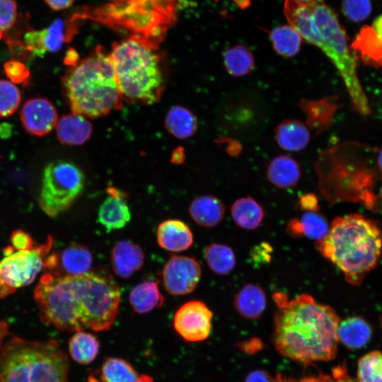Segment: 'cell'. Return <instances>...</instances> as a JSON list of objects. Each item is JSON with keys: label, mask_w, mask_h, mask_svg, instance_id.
Here are the masks:
<instances>
[{"label": "cell", "mask_w": 382, "mask_h": 382, "mask_svg": "<svg viewBox=\"0 0 382 382\" xmlns=\"http://www.w3.org/2000/svg\"><path fill=\"white\" fill-rule=\"evenodd\" d=\"M377 164L380 172L382 173V147L378 151Z\"/></svg>", "instance_id": "obj_53"}, {"label": "cell", "mask_w": 382, "mask_h": 382, "mask_svg": "<svg viewBox=\"0 0 382 382\" xmlns=\"http://www.w3.org/2000/svg\"><path fill=\"white\" fill-rule=\"evenodd\" d=\"M274 382H335V380L324 374H320L318 376H305L299 381L278 374L274 378Z\"/></svg>", "instance_id": "obj_44"}, {"label": "cell", "mask_w": 382, "mask_h": 382, "mask_svg": "<svg viewBox=\"0 0 382 382\" xmlns=\"http://www.w3.org/2000/svg\"><path fill=\"white\" fill-rule=\"evenodd\" d=\"M111 265L115 273L127 279L144 263V253L141 247L128 240L117 241L111 252Z\"/></svg>", "instance_id": "obj_17"}, {"label": "cell", "mask_w": 382, "mask_h": 382, "mask_svg": "<svg viewBox=\"0 0 382 382\" xmlns=\"http://www.w3.org/2000/svg\"><path fill=\"white\" fill-rule=\"evenodd\" d=\"M371 28L374 29L378 38L382 42V14L374 19Z\"/></svg>", "instance_id": "obj_50"}, {"label": "cell", "mask_w": 382, "mask_h": 382, "mask_svg": "<svg viewBox=\"0 0 382 382\" xmlns=\"http://www.w3.org/2000/svg\"><path fill=\"white\" fill-rule=\"evenodd\" d=\"M201 277V267L195 258L172 256L164 265L162 279L166 290L173 295H184L195 290Z\"/></svg>", "instance_id": "obj_13"}, {"label": "cell", "mask_w": 382, "mask_h": 382, "mask_svg": "<svg viewBox=\"0 0 382 382\" xmlns=\"http://www.w3.org/2000/svg\"><path fill=\"white\" fill-rule=\"evenodd\" d=\"M218 1V0H215ZM240 8H246L250 5V0H232Z\"/></svg>", "instance_id": "obj_51"}, {"label": "cell", "mask_w": 382, "mask_h": 382, "mask_svg": "<svg viewBox=\"0 0 382 382\" xmlns=\"http://www.w3.org/2000/svg\"><path fill=\"white\" fill-rule=\"evenodd\" d=\"M20 117L27 132L44 136L56 127L58 115L54 105L44 98H34L23 105Z\"/></svg>", "instance_id": "obj_15"}, {"label": "cell", "mask_w": 382, "mask_h": 382, "mask_svg": "<svg viewBox=\"0 0 382 382\" xmlns=\"http://www.w3.org/2000/svg\"><path fill=\"white\" fill-rule=\"evenodd\" d=\"M177 16V0H103L81 8L71 20H90L159 45Z\"/></svg>", "instance_id": "obj_5"}, {"label": "cell", "mask_w": 382, "mask_h": 382, "mask_svg": "<svg viewBox=\"0 0 382 382\" xmlns=\"http://www.w3.org/2000/svg\"><path fill=\"white\" fill-rule=\"evenodd\" d=\"M93 256L88 248L74 243L60 250L48 254L43 269L53 275L74 277L90 272Z\"/></svg>", "instance_id": "obj_14"}, {"label": "cell", "mask_w": 382, "mask_h": 382, "mask_svg": "<svg viewBox=\"0 0 382 382\" xmlns=\"http://www.w3.org/2000/svg\"><path fill=\"white\" fill-rule=\"evenodd\" d=\"M342 10L344 15L353 22H361L371 14V0H342Z\"/></svg>", "instance_id": "obj_39"}, {"label": "cell", "mask_w": 382, "mask_h": 382, "mask_svg": "<svg viewBox=\"0 0 382 382\" xmlns=\"http://www.w3.org/2000/svg\"><path fill=\"white\" fill-rule=\"evenodd\" d=\"M233 306L242 317L250 320L257 319L266 308L265 291L255 284H245L235 296Z\"/></svg>", "instance_id": "obj_23"}, {"label": "cell", "mask_w": 382, "mask_h": 382, "mask_svg": "<svg viewBox=\"0 0 382 382\" xmlns=\"http://www.w3.org/2000/svg\"><path fill=\"white\" fill-rule=\"evenodd\" d=\"M102 382H136L138 374L132 364L120 357H108L100 368Z\"/></svg>", "instance_id": "obj_36"}, {"label": "cell", "mask_w": 382, "mask_h": 382, "mask_svg": "<svg viewBox=\"0 0 382 382\" xmlns=\"http://www.w3.org/2000/svg\"><path fill=\"white\" fill-rule=\"evenodd\" d=\"M240 348L248 354L255 353L262 347V343L257 338H252L249 340L241 343Z\"/></svg>", "instance_id": "obj_47"}, {"label": "cell", "mask_w": 382, "mask_h": 382, "mask_svg": "<svg viewBox=\"0 0 382 382\" xmlns=\"http://www.w3.org/2000/svg\"><path fill=\"white\" fill-rule=\"evenodd\" d=\"M224 63L229 74L240 77L251 72L255 66V59L247 46L238 44L225 51Z\"/></svg>", "instance_id": "obj_34"}, {"label": "cell", "mask_w": 382, "mask_h": 382, "mask_svg": "<svg viewBox=\"0 0 382 382\" xmlns=\"http://www.w3.org/2000/svg\"><path fill=\"white\" fill-rule=\"evenodd\" d=\"M83 325L94 331L109 330L119 312L120 290L106 272L75 276Z\"/></svg>", "instance_id": "obj_9"}, {"label": "cell", "mask_w": 382, "mask_h": 382, "mask_svg": "<svg viewBox=\"0 0 382 382\" xmlns=\"http://www.w3.org/2000/svg\"><path fill=\"white\" fill-rule=\"evenodd\" d=\"M159 45L137 36L114 42L110 57L122 98L151 105L164 91L166 76Z\"/></svg>", "instance_id": "obj_4"}, {"label": "cell", "mask_w": 382, "mask_h": 382, "mask_svg": "<svg viewBox=\"0 0 382 382\" xmlns=\"http://www.w3.org/2000/svg\"><path fill=\"white\" fill-rule=\"evenodd\" d=\"M350 47L357 54L361 55L364 64L381 68L382 42L371 27H362Z\"/></svg>", "instance_id": "obj_26"}, {"label": "cell", "mask_w": 382, "mask_h": 382, "mask_svg": "<svg viewBox=\"0 0 382 382\" xmlns=\"http://www.w3.org/2000/svg\"><path fill=\"white\" fill-rule=\"evenodd\" d=\"M313 28L306 41L329 58L340 72L355 110L364 116L371 113L367 98L360 84L358 54L348 45V37L336 13L324 0L310 1Z\"/></svg>", "instance_id": "obj_7"}, {"label": "cell", "mask_w": 382, "mask_h": 382, "mask_svg": "<svg viewBox=\"0 0 382 382\" xmlns=\"http://www.w3.org/2000/svg\"><path fill=\"white\" fill-rule=\"evenodd\" d=\"M54 11H60L69 8L74 0H44Z\"/></svg>", "instance_id": "obj_48"}, {"label": "cell", "mask_w": 382, "mask_h": 382, "mask_svg": "<svg viewBox=\"0 0 382 382\" xmlns=\"http://www.w3.org/2000/svg\"><path fill=\"white\" fill-rule=\"evenodd\" d=\"M272 248L267 243H262L253 248L251 257L255 263L262 264L270 262Z\"/></svg>", "instance_id": "obj_43"}, {"label": "cell", "mask_w": 382, "mask_h": 382, "mask_svg": "<svg viewBox=\"0 0 382 382\" xmlns=\"http://www.w3.org/2000/svg\"><path fill=\"white\" fill-rule=\"evenodd\" d=\"M339 105L334 98L318 100H301V108L307 116V123L320 132L332 123L334 114Z\"/></svg>", "instance_id": "obj_29"}, {"label": "cell", "mask_w": 382, "mask_h": 382, "mask_svg": "<svg viewBox=\"0 0 382 382\" xmlns=\"http://www.w3.org/2000/svg\"><path fill=\"white\" fill-rule=\"evenodd\" d=\"M287 230L291 235L304 236L318 243L328 236L330 226L318 211H305L299 218L289 221Z\"/></svg>", "instance_id": "obj_20"}, {"label": "cell", "mask_w": 382, "mask_h": 382, "mask_svg": "<svg viewBox=\"0 0 382 382\" xmlns=\"http://www.w3.org/2000/svg\"><path fill=\"white\" fill-rule=\"evenodd\" d=\"M17 18V6L14 0H0V37L10 30Z\"/></svg>", "instance_id": "obj_41"}, {"label": "cell", "mask_w": 382, "mask_h": 382, "mask_svg": "<svg viewBox=\"0 0 382 382\" xmlns=\"http://www.w3.org/2000/svg\"><path fill=\"white\" fill-rule=\"evenodd\" d=\"M381 199H382V187H381Z\"/></svg>", "instance_id": "obj_55"}, {"label": "cell", "mask_w": 382, "mask_h": 382, "mask_svg": "<svg viewBox=\"0 0 382 382\" xmlns=\"http://www.w3.org/2000/svg\"><path fill=\"white\" fill-rule=\"evenodd\" d=\"M204 255L208 267L217 274H227L235 267L236 256L228 245L211 244L206 247Z\"/></svg>", "instance_id": "obj_35"}, {"label": "cell", "mask_w": 382, "mask_h": 382, "mask_svg": "<svg viewBox=\"0 0 382 382\" xmlns=\"http://www.w3.org/2000/svg\"><path fill=\"white\" fill-rule=\"evenodd\" d=\"M189 213L199 226L212 228L223 219L225 207L222 202L212 195H202L192 200Z\"/></svg>", "instance_id": "obj_21"}, {"label": "cell", "mask_w": 382, "mask_h": 382, "mask_svg": "<svg viewBox=\"0 0 382 382\" xmlns=\"http://www.w3.org/2000/svg\"><path fill=\"white\" fill-rule=\"evenodd\" d=\"M245 382H274V378L263 370H254L247 375Z\"/></svg>", "instance_id": "obj_46"}, {"label": "cell", "mask_w": 382, "mask_h": 382, "mask_svg": "<svg viewBox=\"0 0 382 382\" xmlns=\"http://www.w3.org/2000/svg\"><path fill=\"white\" fill-rule=\"evenodd\" d=\"M301 177V168L293 158L280 155L273 158L267 168V178L279 188H288L297 184Z\"/></svg>", "instance_id": "obj_24"}, {"label": "cell", "mask_w": 382, "mask_h": 382, "mask_svg": "<svg viewBox=\"0 0 382 382\" xmlns=\"http://www.w3.org/2000/svg\"><path fill=\"white\" fill-rule=\"evenodd\" d=\"M72 112L96 118L122 107V96L110 54L100 45L70 66L62 78Z\"/></svg>", "instance_id": "obj_3"}, {"label": "cell", "mask_w": 382, "mask_h": 382, "mask_svg": "<svg viewBox=\"0 0 382 382\" xmlns=\"http://www.w3.org/2000/svg\"><path fill=\"white\" fill-rule=\"evenodd\" d=\"M41 320L62 331L82 330L75 277L43 274L34 290Z\"/></svg>", "instance_id": "obj_8"}, {"label": "cell", "mask_w": 382, "mask_h": 382, "mask_svg": "<svg viewBox=\"0 0 382 382\" xmlns=\"http://www.w3.org/2000/svg\"><path fill=\"white\" fill-rule=\"evenodd\" d=\"M52 243L53 238L50 236L46 243L30 250L14 251L11 246L4 248V257L0 261V298L33 282L43 269Z\"/></svg>", "instance_id": "obj_11"}, {"label": "cell", "mask_w": 382, "mask_h": 382, "mask_svg": "<svg viewBox=\"0 0 382 382\" xmlns=\"http://www.w3.org/2000/svg\"><path fill=\"white\" fill-rule=\"evenodd\" d=\"M78 31L76 22H65L59 18L54 21L45 29L40 30L42 49L46 53L59 51L64 43L69 42Z\"/></svg>", "instance_id": "obj_27"}, {"label": "cell", "mask_w": 382, "mask_h": 382, "mask_svg": "<svg viewBox=\"0 0 382 382\" xmlns=\"http://www.w3.org/2000/svg\"><path fill=\"white\" fill-rule=\"evenodd\" d=\"M4 69L12 83L25 86L29 83L30 71L24 63L12 59L4 63Z\"/></svg>", "instance_id": "obj_40"}, {"label": "cell", "mask_w": 382, "mask_h": 382, "mask_svg": "<svg viewBox=\"0 0 382 382\" xmlns=\"http://www.w3.org/2000/svg\"><path fill=\"white\" fill-rule=\"evenodd\" d=\"M381 69H382V66H381Z\"/></svg>", "instance_id": "obj_56"}, {"label": "cell", "mask_w": 382, "mask_h": 382, "mask_svg": "<svg viewBox=\"0 0 382 382\" xmlns=\"http://www.w3.org/2000/svg\"><path fill=\"white\" fill-rule=\"evenodd\" d=\"M275 139L283 149L299 151L304 149L310 141L307 126L296 119L282 121L275 129Z\"/></svg>", "instance_id": "obj_22"}, {"label": "cell", "mask_w": 382, "mask_h": 382, "mask_svg": "<svg viewBox=\"0 0 382 382\" xmlns=\"http://www.w3.org/2000/svg\"><path fill=\"white\" fill-rule=\"evenodd\" d=\"M321 254L353 284H360L376 265L382 248L378 226L360 214L335 218L324 240L316 243Z\"/></svg>", "instance_id": "obj_2"}, {"label": "cell", "mask_w": 382, "mask_h": 382, "mask_svg": "<svg viewBox=\"0 0 382 382\" xmlns=\"http://www.w3.org/2000/svg\"><path fill=\"white\" fill-rule=\"evenodd\" d=\"M300 207L305 211H318V202L317 197L312 193L302 195L299 199Z\"/></svg>", "instance_id": "obj_45"}, {"label": "cell", "mask_w": 382, "mask_h": 382, "mask_svg": "<svg viewBox=\"0 0 382 382\" xmlns=\"http://www.w3.org/2000/svg\"><path fill=\"white\" fill-rule=\"evenodd\" d=\"M79 62V55L74 49H69L64 57V63L70 66L75 65Z\"/></svg>", "instance_id": "obj_49"}, {"label": "cell", "mask_w": 382, "mask_h": 382, "mask_svg": "<svg viewBox=\"0 0 382 382\" xmlns=\"http://www.w3.org/2000/svg\"><path fill=\"white\" fill-rule=\"evenodd\" d=\"M85 183L83 171L66 161L49 163L44 168L39 197L42 210L55 217L69 209L81 194Z\"/></svg>", "instance_id": "obj_10"}, {"label": "cell", "mask_w": 382, "mask_h": 382, "mask_svg": "<svg viewBox=\"0 0 382 382\" xmlns=\"http://www.w3.org/2000/svg\"><path fill=\"white\" fill-rule=\"evenodd\" d=\"M270 37L275 52L284 57L298 54L302 43L299 33L289 25H282L270 31Z\"/></svg>", "instance_id": "obj_33"}, {"label": "cell", "mask_w": 382, "mask_h": 382, "mask_svg": "<svg viewBox=\"0 0 382 382\" xmlns=\"http://www.w3.org/2000/svg\"><path fill=\"white\" fill-rule=\"evenodd\" d=\"M272 341L279 354L304 364L329 361L337 349L339 317L329 306L302 294L294 299L275 292Z\"/></svg>", "instance_id": "obj_1"}, {"label": "cell", "mask_w": 382, "mask_h": 382, "mask_svg": "<svg viewBox=\"0 0 382 382\" xmlns=\"http://www.w3.org/2000/svg\"><path fill=\"white\" fill-rule=\"evenodd\" d=\"M156 239L162 248L170 252H180L192 245L193 234L189 226L183 221L168 219L159 224Z\"/></svg>", "instance_id": "obj_18"}, {"label": "cell", "mask_w": 382, "mask_h": 382, "mask_svg": "<svg viewBox=\"0 0 382 382\" xmlns=\"http://www.w3.org/2000/svg\"><path fill=\"white\" fill-rule=\"evenodd\" d=\"M129 301L134 312L144 314L160 308L164 298L159 290L158 281L146 279L130 291Z\"/></svg>", "instance_id": "obj_25"}, {"label": "cell", "mask_w": 382, "mask_h": 382, "mask_svg": "<svg viewBox=\"0 0 382 382\" xmlns=\"http://www.w3.org/2000/svg\"><path fill=\"white\" fill-rule=\"evenodd\" d=\"M100 350L99 340L94 335L83 330L76 332L69 341L71 358L81 364L91 363Z\"/></svg>", "instance_id": "obj_32"}, {"label": "cell", "mask_w": 382, "mask_h": 382, "mask_svg": "<svg viewBox=\"0 0 382 382\" xmlns=\"http://www.w3.org/2000/svg\"><path fill=\"white\" fill-rule=\"evenodd\" d=\"M21 100L20 90L13 83L0 79V117L13 115L18 108Z\"/></svg>", "instance_id": "obj_38"}, {"label": "cell", "mask_w": 382, "mask_h": 382, "mask_svg": "<svg viewBox=\"0 0 382 382\" xmlns=\"http://www.w3.org/2000/svg\"><path fill=\"white\" fill-rule=\"evenodd\" d=\"M11 242L13 247L17 250H27L34 248V241L32 237L21 229L16 230L11 233Z\"/></svg>", "instance_id": "obj_42"}, {"label": "cell", "mask_w": 382, "mask_h": 382, "mask_svg": "<svg viewBox=\"0 0 382 382\" xmlns=\"http://www.w3.org/2000/svg\"><path fill=\"white\" fill-rule=\"evenodd\" d=\"M371 335L370 325L360 317H350L339 323L338 340L348 348H361L370 340Z\"/></svg>", "instance_id": "obj_28"}, {"label": "cell", "mask_w": 382, "mask_h": 382, "mask_svg": "<svg viewBox=\"0 0 382 382\" xmlns=\"http://www.w3.org/2000/svg\"><path fill=\"white\" fill-rule=\"evenodd\" d=\"M212 316V312L203 302L190 301L175 312L173 326L186 341H202L210 334Z\"/></svg>", "instance_id": "obj_12"}, {"label": "cell", "mask_w": 382, "mask_h": 382, "mask_svg": "<svg viewBox=\"0 0 382 382\" xmlns=\"http://www.w3.org/2000/svg\"><path fill=\"white\" fill-rule=\"evenodd\" d=\"M358 382H382V353L369 352L360 358L357 366Z\"/></svg>", "instance_id": "obj_37"}, {"label": "cell", "mask_w": 382, "mask_h": 382, "mask_svg": "<svg viewBox=\"0 0 382 382\" xmlns=\"http://www.w3.org/2000/svg\"><path fill=\"white\" fill-rule=\"evenodd\" d=\"M297 1L302 3H306V2H309L313 0H297Z\"/></svg>", "instance_id": "obj_54"}, {"label": "cell", "mask_w": 382, "mask_h": 382, "mask_svg": "<svg viewBox=\"0 0 382 382\" xmlns=\"http://www.w3.org/2000/svg\"><path fill=\"white\" fill-rule=\"evenodd\" d=\"M56 132L61 144L81 145L91 137L92 125L84 116L72 112L58 119Z\"/></svg>", "instance_id": "obj_19"}, {"label": "cell", "mask_w": 382, "mask_h": 382, "mask_svg": "<svg viewBox=\"0 0 382 382\" xmlns=\"http://www.w3.org/2000/svg\"><path fill=\"white\" fill-rule=\"evenodd\" d=\"M165 127L175 137L184 139L192 137L197 129V120L188 109L175 105L170 108L165 118Z\"/></svg>", "instance_id": "obj_31"}, {"label": "cell", "mask_w": 382, "mask_h": 382, "mask_svg": "<svg viewBox=\"0 0 382 382\" xmlns=\"http://www.w3.org/2000/svg\"><path fill=\"white\" fill-rule=\"evenodd\" d=\"M233 220L240 228L253 230L257 228L265 216L263 207L250 197L238 199L231 208Z\"/></svg>", "instance_id": "obj_30"}, {"label": "cell", "mask_w": 382, "mask_h": 382, "mask_svg": "<svg viewBox=\"0 0 382 382\" xmlns=\"http://www.w3.org/2000/svg\"><path fill=\"white\" fill-rule=\"evenodd\" d=\"M107 193L98 209V221L110 232L124 228L131 219V212L123 192L109 187Z\"/></svg>", "instance_id": "obj_16"}, {"label": "cell", "mask_w": 382, "mask_h": 382, "mask_svg": "<svg viewBox=\"0 0 382 382\" xmlns=\"http://www.w3.org/2000/svg\"><path fill=\"white\" fill-rule=\"evenodd\" d=\"M154 379L149 375L143 374L140 376L136 382H153Z\"/></svg>", "instance_id": "obj_52"}, {"label": "cell", "mask_w": 382, "mask_h": 382, "mask_svg": "<svg viewBox=\"0 0 382 382\" xmlns=\"http://www.w3.org/2000/svg\"><path fill=\"white\" fill-rule=\"evenodd\" d=\"M0 321V382H68L69 362L57 341L11 336Z\"/></svg>", "instance_id": "obj_6"}]
</instances>
